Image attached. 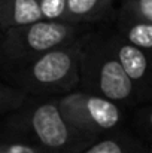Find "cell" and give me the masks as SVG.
I'll use <instances>...</instances> for the list:
<instances>
[{"label": "cell", "instance_id": "obj_11", "mask_svg": "<svg viewBox=\"0 0 152 153\" xmlns=\"http://www.w3.org/2000/svg\"><path fill=\"white\" fill-rule=\"evenodd\" d=\"M31 98L33 97L24 89L9 82H3L0 86V111L3 114H13L22 110Z\"/></svg>", "mask_w": 152, "mask_h": 153}, {"label": "cell", "instance_id": "obj_15", "mask_svg": "<svg viewBox=\"0 0 152 153\" xmlns=\"http://www.w3.org/2000/svg\"><path fill=\"white\" fill-rule=\"evenodd\" d=\"M122 7L152 22V0H127L122 1Z\"/></svg>", "mask_w": 152, "mask_h": 153}, {"label": "cell", "instance_id": "obj_1", "mask_svg": "<svg viewBox=\"0 0 152 153\" xmlns=\"http://www.w3.org/2000/svg\"><path fill=\"white\" fill-rule=\"evenodd\" d=\"M4 137L27 140L43 153H82L99 141L73 126L55 98L36 97L22 110L7 116Z\"/></svg>", "mask_w": 152, "mask_h": 153}, {"label": "cell", "instance_id": "obj_17", "mask_svg": "<svg viewBox=\"0 0 152 153\" xmlns=\"http://www.w3.org/2000/svg\"><path fill=\"white\" fill-rule=\"evenodd\" d=\"M122 1H127V0H122Z\"/></svg>", "mask_w": 152, "mask_h": 153}, {"label": "cell", "instance_id": "obj_7", "mask_svg": "<svg viewBox=\"0 0 152 153\" xmlns=\"http://www.w3.org/2000/svg\"><path fill=\"white\" fill-rule=\"evenodd\" d=\"M37 0H0V28L1 33L42 21Z\"/></svg>", "mask_w": 152, "mask_h": 153}, {"label": "cell", "instance_id": "obj_14", "mask_svg": "<svg viewBox=\"0 0 152 153\" xmlns=\"http://www.w3.org/2000/svg\"><path fill=\"white\" fill-rule=\"evenodd\" d=\"M134 120H136V128L151 143L149 146H152V105L137 110Z\"/></svg>", "mask_w": 152, "mask_h": 153}, {"label": "cell", "instance_id": "obj_12", "mask_svg": "<svg viewBox=\"0 0 152 153\" xmlns=\"http://www.w3.org/2000/svg\"><path fill=\"white\" fill-rule=\"evenodd\" d=\"M43 19L46 21H66L67 0H37Z\"/></svg>", "mask_w": 152, "mask_h": 153}, {"label": "cell", "instance_id": "obj_16", "mask_svg": "<svg viewBox=\"0 0 152 153\" xmlns=\"http://www.w3.org/2000/svg\"><path fill=\"white\" fill-rule=\"evenodd\" d=\"M149 147H151V152H152V146H149Z\"/></svg>", "mask_w": 152, "mask_h": 153}, {"label": "cell", "instance_id": "obj_8", "mask_svg": "<svg viewBox=\"0 0 152 153\" xmlns=\"http://www.w3.org/2000/svg\"><path fill=\"white\" fill-rule=\"evenodd\" d=\"M118 31L131 45L152 52V22L131 13L121 6L118 15Z\"/></svg>", "mask_w": 152, "mask_h": 153}, {"label": "cell", "instance_id": "obj_3", "mask_svg": "<svg viewBox=\"0 0 152 153\" xmlns=\"http://www.w3.org/2000/svg\"><path fill=\"white\" fill-rule=\"evenodd\" d=\"M79 89L104 97L124 110L142 102L133 82L112 51L109 37L94 31L82 49Z\"/></svg>", "mask_w": 152, "mask_h": 153}, {"label": "cell", "instance_id": "obj_6", "mask_svg": "<svg viewBox=\"0 0 152 153\" xmlns=\"http://www.w3.org/2000/svg\"><path fill=\"white\" fill-rule=\"evenodd\" d=\"M109 45L127 76L133 82L140 101L152 98V52L127 42L121 34H110Z\"/></svg>", "mask_w": 152, "mask_h": 153}, {"label": "cell", "instance_id": "obj_5", "mask_svg": "<svg viewBox=\"0 0 152 153\" xmlns=\"http://www.w3.org/2000/svg\"><path fill=\"white\" fill-rule=\"evenodd\" d=\"M55 101L73 126L99 140L119 131L124 122L121 105L82 89L57 97Z\"/></svg>", "mask_w": 152, "mask_h": 153}, {"label": "cell", "instance_id": "obj_10", "mask_svg": "<svg viewBox=\"0 0 152 153\" xmlns=\"http://www.w3.org/2000/svg\"><path fill=\"white\" fill-rule=\"evenodd\" d=\"M82 153H152L149 146L124 131H116L96 141Z\"/></svg>", "mask_w": 152, "mask_h": 153}, {"label": "cell", "instance_id": "obj_4", "mask_svg": "<svg viewBox=\"0 0 152 153\" xmlns=\"http://www.w3.org/2000/svg\"><path fill=\"white\" fill-rule=\"evenodd\" d=\"M91 31L93 24L46 19L10 28L1 37V65L3 68L18 65L55 48L69 45Z\"/></svg>", "mask_w": 152, "mask_h": 153}, {"label": "cell", "instance_id": "obj_9", "mask_svg": "<svg viewBox=\"0 0 152 153\" xmlns=\"http://www.w3.org/2000/svg\"><path fill=\"white\" fill-rule=\"evenodd\" d=\"M115 0H67L66 21L79 24H96L113 15Z\"/></svg>", "mask_w": 152, "mask_h": 153}, {"label": "cell", "instance_id": "obj_2", "mask_svg": "<svg viewBox=\"0 0 152 153\" xmlns=\"http://www.w3.org/2000/svg\"><path fill=\"white\" fill-rule=\"evenodd\" d=\"M91 33L33 59L3 68L4 79L36 98H57L79 89L82 49Z\"/></svg>", "mask_w": 152, "mask_h": 153}, {"label": "cell", "instance_id": "obj_13", "mask_svg": "<svg viewBox=\"0 0 152 153\" xmlns=\"http://www.w3.org/2000/svg\"><path fill=\"white\" fill-rule=\"evenodd\" d=\"M0 153H43L37 146L27 140L4 137L0 144Z\"/></svg>", "mask_w": 152, "mask_h": 153}]
</instances>
